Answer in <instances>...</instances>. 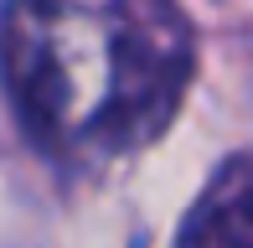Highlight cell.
Returning a JSON list of instances; mask_svg holds the SVG:
<instances>
[{
    "instance_id": "6da1fadb",
    "label": "cell",
    "mask_w": 253,
    "mask_h": 248,
    "mask_svg": "<svg viewBox=\"0 0 253 248\" xmlns=\"http://www.w3.org/2000/svg\"><path fill=\"white\" fill-rule=\"evenodd\" d=\"M197 31L176 0H5L0 83L42 155L98 171L181 114Z\"/></svg>"
},
{
    "instance_id": "7a4b0ae2",
    "label": "cell",
    "mask_w": 253,
    "mask_h": 248,
    "mask_svg": "<svg viewBox=\"0 0 253 248\" xmlns=\"http://www.w3.org/2000/svg\"><path fill=\"white\" fill-rule=\"evenodd\" d=\"M176 248H253V165L233 155L181 222Z\"/></svg>"
}]
</instances>
